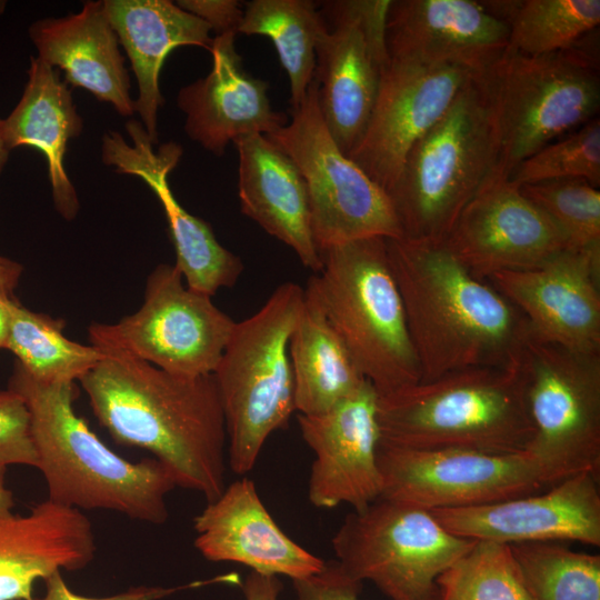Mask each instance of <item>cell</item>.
Here are the masks:
<instances>
[{"instance_id": "2", "label": "cell", "mask_w": 600, "mask_h": 600, "mask_svg": "<svg viewBox=\"0 0 600 600\" xmlns=\"http://www.w3.org/2000/svg\"><path fill=\"white\" fill-rule=\"evenodd\" d=\"M421 380L517 362L530 330L521 312L473 277L442 242L387 239Z\"/></svg>"}, {"instance_id": "32", "label": "cell", "mask_w": 600, "mask_h": 600, "mask_svg": "<svg viewBox=\"0 0 600 600\" xmlns=\"http://www.w3.org/2000/svg\"><path fill=\"white\" fill-rule=\"evenodd\" d=\"M6 349L36 381L47 384L73 383L93 369L104 352L93 346L74 342L62 333V324L31 311L14 300Z\"/></svg>"}, {"instance_id": "20", "label": "cell", "mask_w": 600, "mask_h": 600, "mask_svg": "<svg viewBox=\"0 0 600 600\" xmlns=\"http://www.w3.org/2000/svg\"><path fill=\"white\" fill-rule=\"evenodd\" d=\"M384 37L392 61L456 66L479 80L509 48L508 24L474 0H391Z\"/></svg>"}, {"instance_id": "42", "label": "cell", "mask_w": 600, "mask_h": 600, "mask_svg": "<svg viewBox=\"0 0 600 600\" xmlns=\"http://www.w3.org/2000/svg\"><path fill=\"white\" fill-rule=\"evenodd\" d=\"M12 292L0 286V349H6L11 309L14 302Z\"/></svg>"}, {"instance_id": "17", "label": "cell", "mask_w": 600, "mask_h": 600, "mask_svg": "<svg viewBox=\"0 0 600 600\" xmlns=\"http://www.w3.org/2000/svg\"><path fill=\"white\" fill-rule=\"evenodd\" d=\"M487 281L521 312L532 337L600 353V251L564 249L537 268Z\"/></svg>"}, {"instance_id": "11", "label": "cell", "mask_w": 600, "mask_h": 600, "mask_svg": "<svg viewBox=\"0 0 600 600\" xmlns=\"http://www.w3.org/2000/svg\"><path fill=\"white\" fill-rule=\"evenodd\" d=\"M291 121L267 137L294 162L308 193L311 230L320 254L349 241L402 238L388 194L334 142L320 112L312 79Z\"/></svg>"}, {"instance_id": "5", "label": "cell", "mask_w": 600, "mask_h": 600, "mask_svg": "<svg viewBox=\"0 0 600 600\" xmlns=\"http://www.w3.org/2000/svg\"><path fill=\"white\" fill-rule=\"evenodd\" d=\"M307 282L304 298L341 339L379 396L421 380L403 302L392 274L387 238L331 247Z\"/></svg>"}, {"instance_id": "46", "label": "cell", "mask_w": 600, "mask_h": 600, "mask_svg": "<svg viewBox=\"0 0 600 600\" xmlns=\"http://www.w3.org/2000/svg\"><path fill=\"white\" fill-rule=\"evenodd\" d=\"M6 4H7L6 1H1V0H0V14L3 13V11H4V9H6Z\"/></svg>"}, {"instance_id": "26", "label": "cell", "mask_w": 600, "mask_h": 600, "mask_svg": "<svg viewBox=\"0 0 600 600\" xmlns=\"http://www.w3.org/2000/svg\"><path fill=\"white\" fill-rule=\"evenodd\" d=\"M29 36L38 58L60 68L69 84L88 90L123 117L133 114L130 78L103 0L86 1L77 13L38 20Z\"/></svg>"}, {"instance_id": "8", "label": "cell", "mask_w": 600, "mask_h": 600, "mask_svg": "<svg viewBox=\"0 0 600 600\" xmlns=\"http://www.w3.org/2000/svg\"><path fill=\"white\" fill-rule=\"evenodd\" d=\"M598 29L573 47L540 56L510 48L481 81L510 172L551 141L599 117Z\"/></svg>"}, {"instance_id": "38", "label": "cell", "mask_w": 600, "mask_h": 600, "mask_svg": "<svg viewBox=\"0 0 600 600\" xmlns=\"http://www.w3.org/2000/svg\"><path fill=\"white\" fill-rule=\"evenodd\" d=\"M296 600H360L362 582L352 578L337 560L303 579L292 580Z\"/></svg>"}, {"instance_id": "27", "label": "cell", "mask_w": 600, "mask_h": 600, "mask_svg": "<svg viewBox=\"0 0 600 600\" xmlns=\"http://www.w3.org/2000/svg\"><path fill=\"white\" fill-rule=\"evenodd\" d=\"M109 21L138 83L134 111L151 142H158V111L164 103L159 76L167 56L181 46L210 50V27L169 0H103Z\"/></svg>"}, {"instance_id": "9", "label": "cell", "mask_w": 600, "mask_h": 600, "mask_svg": "<svg viewBox=\"0 0 600 600\" xmlns=\"http://www.w3.org/2000/svg\"><path fill=\"white\" fill-rule=\"evenodd\" d=\"M533 437L527 449L547 488L582 472L600 473V353L529 333L519 358Z\"/></svg>"}, {"instance_id": "31", "label": "cell", "mask_w": 600, "mask_h": 600, "mask_svg": "<svg viewBox=\"0 0 600 600\" xmlns=\"http://www.w3.org/2000/svg\"><path fill=\"white\" fill-rule=\"evenodd\" d=\"M509 27V48L527 56L573 47L600 24L599 0L481 1Z\"/></svg>"}, {"instance_id": "25", "label": "cell", "mask_w": 600, "mask_h": 600, "mask_svg": "<svg viewBox=\"0 0 600 600\" xmlns=\"http://www.w3.org/2000/svg\"><path fill=\"white\" fill-rule=\"evenodd\" d=\"M239 157L241 212L291 248L301 263L318 272L321 254L314 243L304 180L294 162L267 136L233 141Z\"/></svg>"}, {"instance_id": "35", "label": "cell", "mask_w": 600, "mask_h": 600, "mask_svg": "<svg viewBox=\"0 0 600 600\" xmlns=\"http://www.w3.org/2000/svg\"><path fill=\"white\" fill-rule=\"evenodd\" d=\"M522 194L563 234L567 249L600 251V191L582 179L522 184Z\"/></svg>"}, {"instance_id": "3", "label": "cell", "mask_w": 600, "mask_h": 600, "mask_svg": "<svg viewBox=\"0 0 600 600\" xmlns=\"http://www.w3.org/2000/svg\"><path fill=\"white\" fill-rule=\"evenodd\" d=\"M9 389L29 408L48 500L151 524L167 521L166 497L177 487L170 470L156 458L133 462L109 449L76 413L73 383L38 382L17 363Z\"/></svg>"}, {"instance_id": "29", "label": "cell", "mask_w": 600, "mask_h": 600, "mask_svg": "<svg viewBox=\"0 0 600 600\" xmlns=\"http://www.w3.org/2000/svg\"><path fill=\"white\" fill-rule=\"evenodd\" d=\"M289 358L299 414L323 413L368 381L322 312L306 298L289 341Z\"/></svg>"}, {"instance_id": "45", "label": "cell", "mask_w": 600, "mask_h": 600, "mask_svg": "<svg viewBox=\"0 0 600 600\" xmlns=\"http://www.w3.org/2000/svg\"><path fill=\"white\" fill-rule=\"evenodd\" d=\"M9 152L10 150L7 147L4 137H3L2 119H0V172L3 170L8 161Z\"/></svg>"}, {"instance_id": "23", "label": "cell", "mask_w": 600, "mask_h": 600, "mask_svg": "<svg viewBox=\"0 0 600 600\" xmlns=\"http://www.w3.org/2000/svg\"><path fill=\"white\" fill-rule=\"evenodd\" d=\"M234 39L236 33L216 36L209 50L211 71L182 87L177 97L186 133L217 157L239 137L268 136L288 122L284 112L272 109L268 83L244 69Z\"/></svg>"}, {"instance_id": "15", "label": "cell", "mask_w": 600, "mask_h": 600, "mask_svg": "<svg viewBox=\"0 0 600 600\" xmlns=\"http://www.w3.org/2000/svg\"><path fill=\"white\" fill-rule=\"evenodd\" d=\"M474 78L456 66L390 60L366 130L348 157L387 194L413 144Z\"/></svg>"}, {"instance_id": "30", "label": "cell", "mask_w": 600, "mask_h": 600, "mask_svg": "<svg viewBox=\"0 0 600 600\" xmlns=\"http://www.w3.org/2000/svg\"><path fill=\"white\" fill-rule=\"evenodd\" d=\"M322 29L318 4L310 0H251L243 7L238 33L271 39L289 78L292 110L300 107L313 79Z\"/></svg>"}, {"instance_id": "44", "label": "cell", "mask_w": 600, "mask_h": 600, "mask_svg": "<svg viewBox=\"0 0 600 600\" xmlns=\"http://www.w3.org/2000/svg\"><path fill=\"white\" fill-rule=\"evenodd\" d=\"M6 469L0 467V517H6L12 513L14 508L13 493L6 486Z\"/></svg>"}, {"instance_id": "39", "label": "cell", "mask_w": 600, "mask_h": 600, "mask_svg": "<svg viewBox=\"0 0 600 600\" xmlns=\"http://www.w3.org/2000/svg\"><path fill=\"white\" fill-rule=\"evenodd\" d=\"M43 581L46 586L44 594L41 598H34L33 600H160L183 589L217 583L216 579L212 578L210 580L178 587L139 586L112 596L87 597L73 592L62 578L61 571L53 572Z\"/></svg>"}, {"instance_id": "1", "label": "cell", "mask_w": 600, "mask_h": 600, "mask_svg": "<svg viewBox=\"0 0 600 600\" xmlns=\"http://www.w3.org/2000/svg\"><path fill=\"white\" fill-rule=\"evenodd\" d=\"M101 349V348H100ZM79 381L119 444L151 452L208 502L226 488L227 430L213 374L184 377L114 349Z\"/></svg>"}, {"instance_id": "4", "label": "cell", "mask_w": 600, "mask_h": 600, "mask_svg": "<svg viewBox=\"0 0 600 600\" xmlns=\"http://www.w3.org/2000/svg\"><path fill=\"white\" fill-rule=\"evenodd\" d=\"M380 443L523 453L533 427L517 362L444 373L378 397Z\"/></svg>"}, {"instance_id": "6", "label": "cell", "mask_w": 600, "mask_h": 600, "mask_svg": "<svg viewBox=\"0 0 600 600\" xmlns=\"http://www.w3.org/2000/svg\"><path fill=\"white\" fill-rule=\"evenodd\" d=\"M497 174L490 107L481 81L470 78L413 144L388 192L402 238L443 242L466 204Z\"/></svg>"}, {"instance_id": "24", "label": "cell", "mask_w": 600, "mask_h": 600, "mask_svg": "<svg viewBox=\"0 0 600 600\" xmlns=\"http://www.w3.org/2000/svg\"><path fill=\"white\" fill-rule=\"evenodd\" d=\"M96 551L92 524L81 510L47 499L27 514L0 517V600H33L37 580L84 569Z\"/></svg>"}, {"instance_id": "28", "label": "cell", "mask_w": 600, "mask_h": 600, "mask_svg": "<svg viewBox=\"0 0 600 600\" xmlns=\"http://www.w3.org/2000/svg\"><path fill=\"white\" fill-rule=\"evenodd\" d=\"M82 129L83 120L68 86L54 68L31 57L21 99L2 119L3 137L9 150L29 147L43 153L54 207L67 220L76 218L79 200L66 171L64 157L69 141L79 137Z\"/></svg>"}, {"instance_id": "33", "label": "cell", "mask_w": 600, "mask_h": 600, "mask_svg": "<svg viewBox=\"0 0 600 600\" xmlns=\"http://www.w3.org/2000/svg\"><path fill=\"white\" fill-rule=\"evenodd\" d=\"M439 600H536L509 544L473 540L438 578Z\"/></svg>"}, {"instance_id": "43", "label": "cell", "mask_w": 600, "mask_h": 600, "mask_svg": "<svg viewBox=\"0 0 600 600\" xmlns=\"http://www.w3.org/2000/svg\"><path fill=\"white\" fill-rule=\"evenodd\" d=\"M22 273V266L13 260L0 256V286L12 290L18 284Z\"/></svg>"}, {"instance_id": "40", "label": "cell", "mask_w": 600, "mask_h": 600, "mask_svg": "<svg viewBox=\"0 0 600 600\" xmlns=\"http://www.w3.org/2000/svg\"><path fill=\"white\" fill-rule=\"evenodd\" d=\"M176 4L203 20L216 36L237 34L243 16L237 0H178Z\"/></svg>"}, {"instance_id": "18", "label": "cell", "mask_w": 600, "mask_h": 600, "mask_svg": "<svg viewBox=\"0 0 600 600\" xmlns=\"http://www.w3.org/2000/svg\"><path fill=\"white\" fill-rule=\"evenodd\" d=\"M126 130L131 143L117 131L103 134L101 160L118 173L139 177L157 196L174 246V266L186 286L209 297L233 287L243 271L240 257L220 244L208 222L181 207L169 187L168 176L180 160L181 146L168 142L154 150L138 120L127 121Z\"/></svg>"}, {"instance_id": "37", "label": "cell", "mask_w": 600, "mask_h": 600, "mask_svg": "<svg viewBox=\"0 0 600 600\" xmlns=\"http://www.w3.org/2000/svg\"><path fill=\"white\" fill-rule=\"evenodd\" d=\"M11 464L37 468L38 454L29 408L18 392L8 388L0 390V467Z\"/></svg>"}, {"instance_id": "19", "label": "cell", "mask_w": 600, "mask_h": 600, "mask_svg": "<svg viewBox=\"0 0 600 600\" xmlns=\"http://www.w3.org/2000/svg\"><path fill=\"white\" fill-rule=\"evenodd\" d=\"M378 397L366 381L323 413L298 414L301 436L314 454L308 483V498L314 507L332 509L347 503L360 511L381 497Z\"/></svg>"}, {"instance_id": "14", "label": "cell", "mask_w": 600, "mask_h": 600, "mask_svg": "<svg viewBox=\"0 0 600 600\" xmlns=\"http://www.w3.org/2000/svg\"><path fill=\"white\" fill-rule=\"evenodd\" d=\"M381 497L426 510L457 509L547 488L532 457L463 448L408 449L379 442Z\"/></svg>"}, {"instance_id": "7", "label": "cell", "mask_w": 600, "mask_h": 600, "mask_svg": "<svg viewBox=\"0 0 600 600\" xmlns=\"http://www.w3.org/2000/svg\"><path fill=\"white\" fill-rule=\"evenodd\" d=\"M304 290L288 281L249 318L236 322L213 372L227 430L228 464L251 471L269 436L296 411L289 341Z\"/></svg>"}, {"instance_id": "36", "label": "cell", "mask_w": 600, "mask_h": 600, "mask_svg": "<svg viewBox=\"0 0 600 600\" xmlns=\"http://www.w3.org/2000/svg\"><path fill=\"white\" fill-rule=\"evenodd\" d=\"M508 179L518 187L558 179H582L599 188L600 118L551 141L521 161Z\"/></svg>"}, {"instance_id": "12", "label": "cell", "mask_w": 600, "mask_h": 600, "mask_svg": "<svg viewBox=\"0 0 600 600\" xmlns=\"http://www.w3.org/2000/svg\"><path fill=\"white\" fill-rule=\"evenodd\" d=\"M176 266L161 263L148 277L144 300L113 324L93 323V346L114 349L184 377L213 374L236 322L183 284Z\"/></svg>"}, {"instance_id": "21", "label": "cell", "mask_w": 600, "mask_h": 600, "mask_svg": "<svg viewBox=\"0 0 600 600\" xmlns=\"http://www.w3.org/2000/svg\"><path fill=\"white\" fill-rule=\"evenodd\" d=\"M599 477L582 472L543 492L492 503L431 510L453 534L504 544L576 541L600 544Z\"/></svg>"}, {"instance_id": "13", "label": "cell", "mask_w": 600, "mask_h": 600, "mask_svg": "<svg viewBox=\"0 0 600 600\" xmlns=\"http://www.w3.org/2000/svg\"><path fill=\"white\" fill-rule=\"evenodd\" d=\"M391 0L323 1L313 80L323 121L348 156L360 141L390 59L386 16Z\"/></svg>"}, {"instance_id": "16", "label": "cell", "mask_w": 600, "mask_h": 600, "mask_svg": "<svg viewBox=\"0 0 600 600\" xmlns=\"http://www.w3.org/2000/svg\"><path fill=\"white\" fill-rule=\"evenodd\" d=\"M442 243L486 281L498 272L537 268L567 249L556 224L503 174L466 204Z\"/></svg>"}, {"instance_id": "41", "label": "cell", "mask_w": 600, "mask_h": 600, "mask_svg": "<svg viewBox=\"0 0 600 600\" xmlns=\"http://www.w3.org/2000/svg\"><path fill=\"white\" fill-rule=\"evenodd\" d=\"M244 600H280L283 586L278 576L250 571L240 584Z\"/></svg>"}, {"instance_id": "10", "label": "cell", "mask_w": 600, "mask_h": 600, "mask_svg": "<svg viewBox=\"0 0 600 600\" xmlns=\"http://www.w3.org/2000/svg\"><path fill=\"white\" fill-rule=\"evenodd\" d=\"M472 542L429 510L384 498L350 512L331 540L340 566L390 600H439V576Z\"/></svg>"}, {"instance_id": "22", "label": "cell", "mask_w": 600, "mask_h": 600, "mask_svg": "<svg viewBox=\"0 0 600 600\" xmlns=\"http://www.w3.org/2000/svg\"><path fill=\"white\" fill-rule=\"evenodd\" d=\"M194 547L209 561L236 562L251 571L299 580L324 562L296 543L262 503L253 481L242 478L193 519Z\"/></svg>"}, {"instance_id": "34", "label": "cell", "mask_w": 600, "mask_h": 600, "mask_svg": "<svg viewBox=\"0 0 600 600\" xmlns=\"http://www.w3.org/2000/svg\"><path fill=\"white\" fill-rule=\"evenodd\" d=\"M536 600H600V556L559 542L510 546Z\"/></svg>"}]
</instances>
